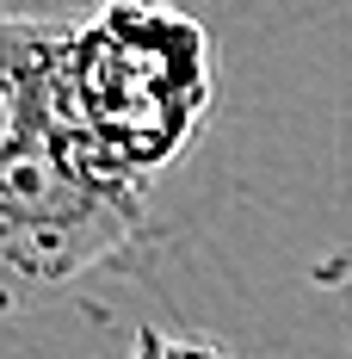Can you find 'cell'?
<instances>
[{
	"label": "cell",
	"instance_id": "1",
	"mask_svg": "<svg viewBox=\"0 0 352 359\" xmlns=\"http://www.w3.org/2000/svg\"><path fill=\"white\" fill-rule=\"evenodd\" d=\"M62 25L69 13H0V323L155 242V192L111 180L62 118Z\"/></svg>",
	"mask_w": 352,
	"mask_h": 359
},
{
	"label": "cell",
	"instance_id": "2",
	"mask_svg": "<svg viewBox=\"0 0 352 359\" xmlns=\"http://www.w3.org/2000/svg\"><path fill=\"white\" fill-rule=\"evenodd\" d=\"M56 93L80 149L111 180L155 192L216 111V37L204 19L142 0L69 13Z\"/></svg>",
	"mask_w": 352,
	"mask_h": 359
},
{
	"label": "cell",
	"instance_id": "3",
	"mask_svg": "<svg viewBox=\"0 0 352 359\" xmlns=\"http://www.w3.org/2000/svg\"><path fill=\"white\" fill-rule=\"evenodd\" d=\"M130 359H235L223 334H204V328H136V347Z\"/></svg>",
	"mask_w": 352,
	"mask_h": 359
}]
</instances>
